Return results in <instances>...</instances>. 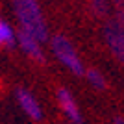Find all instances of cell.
<instances>
[{
  "mask_svg": "<svg viewBox=\"0 0 124 124\" xmlns=\"http://www.w3.org/2000/svg\"><path fill=\"white\" fill-rule=\"evenodd\" d=\"M102 35L113 57L124 67V26H120L115 21H109L104 24Z\"/></svg>",
  "mask_w": 124,
  "mask_h": 124,
  "instance_id": "3957f363",
  "label": "cell"
},
{
  "mask_svg": "<svg viewBox=\"0 0 124 124\" xmlns=\"http://www.w3.org/2000/svg\"><path fill=\"white\" fill-rule=\"evenodd\" d=\"M83 76H85V80H87L89 85L93 89H96V91H106V89H108V80H106V76L100 72L98 69H94V67L85 69Z\"/></svg>",
  "mask_w": 124,
  "mask_h": 124,
  "instance_id": "52a82bcc",
  "label": "cell"
},
{
  "mask_svg": "<svg viewBox=\"0 0 124 124\" xmlns=\"http://www.w3.org/2000/svg\"><path fill=\"white\" fill-rule=\"evenodd\" d=\"M56 98H57V106L61 108L65 117L70 120V124H83V115L80 111V106L67 87H57Z\"/></svg>",
  "mask_w": 124,
  "mask_h": 124,
  "instance_id": "5b68a950",
  "label": "cell"
},
{
  "mask_svg": "<svg viewBox=\"0 0 124 124\" xmlns=\"http://www.w3.org/2000/svg\"><path fill=\"white\" fill-rule=\"evenodd\" d=\"M15 39H17V43H19V46L24 50L26 56L31 57V61L39 63V65H45V63H46V56H45V52H43V48H41V43L37 41L35 37H31L30 33L19 30Z\"/></svg>",
  "mask_w": 124,
  "mask_h": 124,
  "instance_id": "8992f818",
  "label": "cell"
},
{
  "mask_svg": "<svg viewBox=\"0 0 124 124\" xmlns=\"http://www.w3.org/2000/svg\"><path fill=\"white\" fill-rule=\"evenodd\" d=\"M113 6H115V22H119L120 26H124V0H113Z\"/></svg>",
  "mask_w": 124,
  "mask_h": 124,
  "instance_id": "30bf717a",
  "label": "cell"
},
{
  "mask_svg": "<svg viewBox=\"0 0 124 124\" xmlns=\"http://www.w3.org/2000/svg\"><path fill=\"white\" fill-rule=\"evenodd\" d=\"M111 122H113V124H124V117H122V115H115Z\"/></svg>",
  "mask_w": 124,
  "mask_h": 124,
  "instance_id": "8fae6325",
  "label": "cell"
},
{
  "mask_svg": "<svg viewBox=\"0 0 124 124\" xmlns=\"http://www.w3.org/2000/svg\"><path fill=\"white\" fill-rule=\"evenodd\" d=\"M89 4H91V9L94 11V15L96 17H106L109 11V4L108 0H89Z\"/></svg>",
  "mask_w": 124,
  "mask_h": 124,
  "instance_id": "9c48e42d",
  "label": "cell"
},
{
  "mask_svg": "<svg viewBox=\"0 0 124 124\" xmlns=\"http://www.w3.org/2000/svg\"><path fill=\"white\" fill-rule=\"evenodd\" d=\"M13 9L21 22V30L35 37L39 43L50 39L46 21L43 17L41 6L37 0H13Z\"/></svg>",
  "mask_w": 124,
  "mask_h": 124,
  "instance_id": "6da1fadb",
  "label": "cell"
},
{
  "mask_svg": "<svg viewBox=\"0 0 124 124\" xmlns=\"http://www.w3.org/2000/svg\"><path fill=\"white\" fill-rule=\"evenodd\" d=\"M15 31L11 30V26L8 24L6 21L0 19V46H6V48H11L15 46Z\"/></svg>",
  "mask_w": 124,
  "mask_h": 124,
  "instance_id": "ba28073f",
  "label": "cell"
},
{
  "mask_svg": "<svg viewBox=\"0 0 124 124\" xmlns=\"http://www.w3.org/2000/svg\"><path fill=\"white\" fill-rule=\"evenodd\" d=\"M15 98H17V104L21 106V109L28 115V119H31L33 122L43 120V108L30 89L22 87V85L15 87Z\"/></svg>",
  "mask_w": 124,
  "mask_h": 124,
  "instance_id": "277c9868",
  "label": "cell"
},
{
  "mask_svg": "<svg viewBox=\"0 0 124 124\" xmlns=\"http://www.w3.org/2000/svg\"><path fill=\"white\" fill-rule=\"evenodd\" d=\"M50 48H52V54L56 56V59L61 65H65L74 76H83L85 65H83L78 50L74 48V45L70 43V39L67 35H61V33L52 35L50 37Z\"/></svg>",
  "mask_w": 124,
  "mask_h": 124,
  "instance_id": "7a4b0ae2",
  "label": "cell"
}]
</instances>
